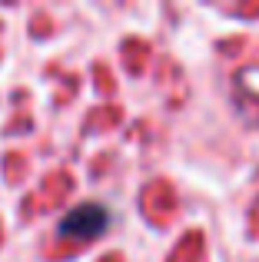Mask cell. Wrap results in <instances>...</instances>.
<instances>
[{
	"instance_id": "obj_1",
	"label": "cell",
	"mask_w": 259,
	"mask_h": 262,
	"mask_svg": "<svg viewBox=\"0 0 259 262\" xmlns=\"http://www.w3.org/2000/svg\"><path fill=\"white\" fill-rule=\"evenodd\" d=\"M110 226H113L110 206L100 203V199H83L57 219V239H63V243H93Z\"/></svg>"
},
{
	"instance_id": "obj_2",
	"label": "cell",
	"mask_w": 259,
	"mask_h": 262,
	"mask_svg": "<svg viewBox=\"0 0 259 262\" xmlns=\"http://www.w3.org/2000/svg\"><path fill=\"white\" fill-rule=\"evenodd\" d=\"M233 90H249V100L246 103H256L259 100V63H253V67H243L240 73H236L233 77ZM246 103H243V106H246Z\"/></svg>"
}]
</instances>
